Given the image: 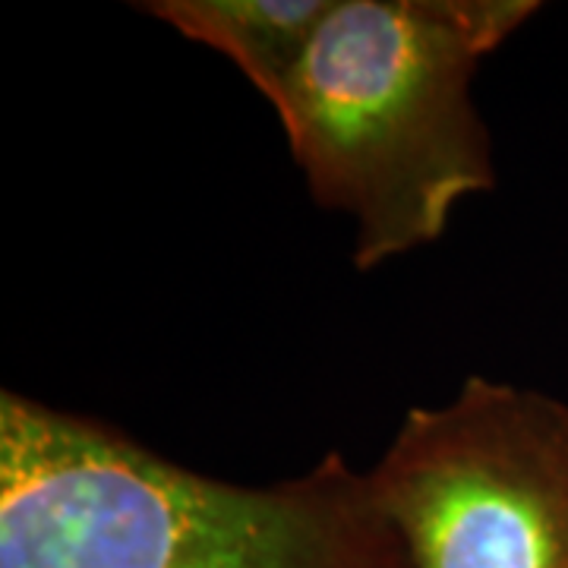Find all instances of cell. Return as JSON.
Wrapping results in <instances>:
<instances>
[{
  "label": "cell",
  "mask_w": 568,
  "mask_h": 568,
  "mask_svg": "<svg viewBox=\"0 0 568 568\" xmlns=\"http://www.w3.org/2000/svg\"><path fill=\"white\" fill-rule=\"evenodd\" d=\"M0 568H410L366 470L328 452L241 487L114 426L0 395Z\"/></svg>",
  "instance_id": "cell-1"
},
{
  "label": "cell",
  "mask_w": 568,
  "mask_h": 568,
  "mask_svg": "<svg viewBox=\"0 0 568 568\" xmlns=\"http://www.w3.org/2000/svg\"><path fill=\"white\" fill-rule=\"evenodd\" d=\"M537 0H335L278 121L313 200L354 219V265L379 268L448 231L496 186L480 61Z\"/></svg>",
  "instance_id": "cell-2"
},
{
  "label": "cell",
  "mask_w": 568,
  "mask_h": 568,
  "mask_svg": "<svg viewBox=\"0 0 568 568\" xmlns=\"http://www.w3.org/2000/svg\"><path fill=\"white\" fill-rule=\"evenodd\" d=\"M366 480L410 568H568L562 398L470 376L410 407Z\"/></svg>",
  "instance_id": "cell-3"
},
{
  "label": "cell",
  "mask_w": 568,
  "mask_h": 568,
  "mask_svg": "<svg viewBox=\"0 0 568 568\" xmlns=\"http://www.w3.org/2000/svg\"><path fill=\"white\" fill-rule=\"evenodd\" d=\"M335 0H149L145 17L168 22L234 63L282 114L304 73L310 48Z\"/></svg>",
  "instance_id": "cell-4"
}]
</instances>
